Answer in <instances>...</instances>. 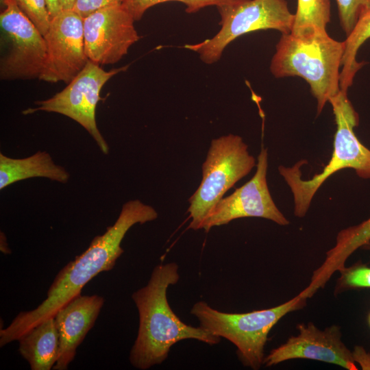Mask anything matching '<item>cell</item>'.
I'll use <instances>...</instances> for the list:
<instances>
[{
    "mask_svg": "<svg viewBox=\"0 0 370 370\" xmlns=\"http://www.w3.org/2000/svg\"><path fill=\"white\" fill-rule=\"evenodd\" d=\"M332 105L336 131L331 158L323 171L311 179L304 180L300 167L306 161L301 160L293 166H280L278 171L289 186L293 197L294 214L304 217L319 188L325 181L337 171L352 169L360 178L370 180V149L356 137L354 128L359 123V116L347 97L340 92L332 97Z\"/></svg>",
    "mask_w": 370,
    "mask_h": 370,
    "instance_id": "cell-4",
    "label": "cell"
},
{
    "mask_svg": "<svg viewBox=\"0 0 370 370\" xmlns=\"http://www.w3.org/2000/svg\"><path fill=\"white\" fill-rule=\"evenodd\" d=\"M336 3L340 25L347 36L359 17L370 10V0H336Z\"/></svg>",
    "mask_w": 370,
    "mask_h": 370,
    "instance_id": "cell-21",
    "label": "cell"
},
{
    "mask_svg": "<svg viewBox=\"0 0 370 370\" xmlns=\"http://www.w3.org/2000/svg\"><path fill=\"white\" fill-rule=\"evenodd\" d=\"M361 248L365 250L370 251V241L368 243H367L365 245H364Z\"/></svg>",
    "mask_w": 370,
    "mask_h": 370,
    "instance_id": "cell-29",
    "label": "cell"
},
{
    "mask_svg": "<svg viewBox=\"0 0 370 370\" xmlns=\"http://www.w3.org/2000/svg\"><path fill=\"white\" fill-rule=\"evenodd\" d=\"M240 1L241 0H124L122 5L136 21L142 18L149 8L165 2L182 3L186 6L185 11L188 14H193L208 6L214 5L218 8Z\"/></svg>",
    "mask_w": 370,
    "mask_h": 370,
    "instance_id": "cell-20",
    "label": "cell"
},
{
    "mask_svg": "<svg viewBox=\"0 0 370 370\" xmlns=\"http://www.w3.org/2000/svg\"><path fill=\"white\" fill-rule=\"evenodd\" d=\"M134 22L122 5L105 7L83 18L88 60L99 65L119 62L140 39Z\"/></svg>",
    "mask_w": 370,
    "mask_h": 370,
    "instance_id": "cell-11",
    "label": "cell"
},
{
    "mask_svg": "<svg viewBox=\"0 0 370 370\" xmlns=\"http://www.w3.org/2000/svg\"><path fill=\"white\" fill-rule=\"evenodd\" d=\"M103 304L101 296L80 294L56 312L54 318L59 334L60 352L53 369H68L77 347L94 325Z\"/></svg>",
    "mask_w": 370,
    "mask_h": 370,
    "instance_id": "cell-14",
    "label": "cell"
},
{
    "mask_svg": "<svg viewBox=\"0 0 370 370\" xmlns=\"http://www.w3.org/2000/svg\"><path fill=\"white\" fill-rule=\"evenodd\" d=\"M330 0H297L291 34L299 35L314 29L326 30L330 21Z\"/></svg>",
    "mask_w": 370,
    "mask_h": 370,
    "instance_id": "cell-19",
    "label": "cell"
},
{
    "mask_svg": "<svg viewBox=\"0 0 370 370\" xmlns=\"http://www.w3.org/2000/svg\"><path fill=\"white\" fill-rule=\"evenodd\" d=\"M124 0H75L73 10L82 18L101 8L122 5Z\"/></svg>",
    "mask_w": 370,
    "mask_h": 370,
    "instance_id": "cell-24",
    "label": "cell"
},
{
    "mask_svg": "<svg viewBox=\"0 0 370 370\" xmlns=\"http://www.w3.org/2000/svg\"><path fill=\"white\" fill-rule=\"evenodd\" d=\"M3 236V240H2V238H1V251L3 254H8L10 253V250L8 248V245L6 243L5 236Z\"/></svg>",
    "mask_w": 370,
    "mask_h": 370,
    "instance_id": "cell-28",
    "label": "cell"
},
{
    "mask_svg": "<svg viewBox=\"0 0 370 370\" xmlns=\"http://www.w3.org/2000/svg\"><path fill=\"white\" fill-rule=\"evenodd\" d=\"M270 70L277 78L298 76L306 81L317 100V115L340 89L344 42L331 38L326 30L299 35L282 34Z\"/></svg>",
    "mask_w": 370,
    "mask_h": 370,
    "instance_id": "cell-3",
    "label": "cell"
},
{
    "mask_svg": "<svg viewBox=\"0 0 370 370\" xmlns=\"http://www.w3.org/2000/svg\"><path fill=\"white\" fill-rule=\"evenodd\" d=\"M1 7L0 24L8 50L1 58V79H40L47 61L44 36L13 0H4Z\"/></svg>",
    "mask_w": 370,
    "mask_h": 370,
    "instance_id": "cell-9",
    "label": "cell"
},
{
    "mask_svg": "<svg viewBox=\"0 0 370 370\" xmlns=\"http://www.w3.org/2000/svg\"><path fill=\"white\" fill-rule=\"evenodd\" d=\"M46 177L65 184L70 175L62 166L56 164L47 151H38L24 158H12L0 153V189L23 180Z\"/></svg>",
    "mask_w": 370,
    "mask_h": 370,
    "instance_id": "cell-17",
    "label": "cell"
},
{
    "mask_svg": "<svg viewBox=\"0 0 370 370\" xmlns=\"http://www.w3.org/2000/svg\"><path fill=\"white\" fill-rule=\"evenodd\" d=\"M352 352L354 361L357 362L363 370H370V354L359 345H356Z\"/></svg>",
    "mask_w": 370,
    "mask_h": 370,
    "instance_id": "cell-25",
    "label": "cell"
},
{
    "mask_svg": "<svg viewBox=\"0 0 370 370\" xmlns=\"http://www.w3.org/2000/svg\"><path fill=\"white\" fill-rule=\"evenodd\" d=\"M370 241V218L360 224L341 230L335 245L325 254L323 263L313 271L310 282L304 289L309 297L323 288L332 274L345 267L347 258Z\"/></svg>",
    "mask_w": 370,
    "mask_h": 370,
    "instance_id": "cell-15",
    "label": "cell"
},
{
    "mask_svg": "<svg viewBox=\"0 0 370 370\" xmlns=\"http://www.w3.org/2000/svg\"><path fill=\"white\" fill-rule=\"evenodd\" d=\"M306 300L299 293L279 306L245 313L221 312L199 301L190 312L201 328L232 343L245 367L257 370L264 364V348L272 328L286 314L304 307Z\"/></svg>",
    "mask_w": 370,
    "mask_h": 370,
    "instance_id": "cell-5",
    "label": "cell"
},
{
    "mask_svg": "<svg viewBox=\"0 0 370 370\" xmlns=\"http://www.w3.org/2000/svg\"><path fill=\"white\" fill-rule=\"evenodd\" d=\"M47 61L39 79L69 84L88 62L84 49L83 18L72 10H63L51 18L44 36Z\"/></svg>",
    "mask_w": 370,
    "mask_h": 370,
    "instance_id": "cell-12",
    "label": "cell"
},
{
    "mask_svg": "<svg viewBox=\"0 0 370 370\" xmlns=\"http://www.w3.org/2000/svg\"><path fill=\"white\" fill-rule=\"evenodd\" d=\"M75 0H62V6L63 10H72L73 8Z\"/></svg>",
    "mask_w": 370,
    "mask_h": 370,
    "instance_id": "cell-27",
    "label": "cell"
},
{
    "mask_svg": "<svg viewBox=\"0 0 370 370\" xmlns=\"http://www.w3.org/2000/svg\"><path fill=\"white\" fill-rule=\"evenodd\" d=\"M3 1H4V0H0V2H1V5H2V4H3Z\"/></svg>",
    "mask_w": 370,
    "mask_h": 370,
    "instance_id": "cell-31",
    "label": "cell"
},
{
    "mask_svg": "<svg viewBox=\"0 0 370 370\" xmlns=\"http://www.w3.org/2000/svg\"><path fill=\"white\" fill-rule=\"evenodd\" d=\"M151 206L136 199L125 203L115 223L101 235L95 236L89 247L57 274L47 298L35 309L21 312L10 325L0 330V346L17 341L24 332L56 312L72 299L97 274L112 269L123 253L121 243L125 234L136 223L143 224L158 218Z\"/></svg>",
    "mask_w": 370,
    "mask_h": 370,
    "instance_id": "cell-1",
    "label": "cell"
},
{
    "mask_svg": "<svg viewBox=\"0 0 370 370\" xmlns=\"http://www.w3.org/2000/svg\"><path fill=\"white\" fill-rule=\"evenodd\" d=\"M129 65L106 71L88 60L84 68L60 92L52 97L34 103L24 114L45 111L61 114L77 122L94 138L101 152L108 154L109 147L96 122V108L101 100L100 92L114 75L125 71Z\"/></svg>",
    "mask_w": 370,
    "mask_h": 370,
    "instance_id": "cell-8",
    "label": "cell"
},
{
    "mask_svg": "<svg viewBox=\"0 0 370 370\" xmlns=\"http://www.w3.org/2000/svg\"><path fill=\"white\" fill-rule=\"evenodd\" d=\"M46 3L51 18L63 10L62 0H46Z\"/></svg>",
    "mask_w": 370,
    "mask_h": 370,
    "instance_id": "cell-26",
    "label": "cell"
},
{
    "mask_svg": "<svg viewBox=\"0 0 370 370\" xmlns=\"http://www.w3.org/2000/svg\"><path fill=\"white\" fill-rule=\"evenodd\" d=\"M297 328V335L291 336L264 357L266 367L291 359L304 358L334 364L348 370L358 369L352 352L341 340L340 327L334 325L321 330L312 323H300Z\"/></svg>",
    "mask_w": 370,
    "mask_h": 370,
    "instance_id": "cell-13",
    "label": "cell"
},
{
    "mask_svg": "<svg viewBox=\"0 0 370 370\" xmlns=\"http://www.w3.org/2000/svg\"><path fill=\"white\" fill-rule=\"evenodd\" d=\"M221 29L212 38L200 42L186 45L185 49L196 52L207 64L218 62L229 44L245 34L275 29L282 34H290L295 14L286 0H241L217 8Z\"/></svg>",
    "mask_w": 370,
    "mask_h": 370,
    "instance_id": "cell-7",
    "label": "cell"
},
{
    "mask_svg": "<svg viewBox=\"0 0 370 370\" xmlns=\"http://www.w3.org/2000/svg\"><path fill=\"white\" fill-rule=\"evenodd\" d=\"M21 10L34 24L42 36L49 29L51 17L46 0H13Z\"/></svg>",
    "mask_w": 370,
    "mask_h": 370,
    "instance_id": "cell-23",
    "label": "cell"
},
{
    "mask_svg": "<svg viewBox=\"0 0 370 370\" xmlns=\"http://www.w3.org/2000/svg\"><path fill=\"white\" fill-rule=\"evenodd\" d=\"M18 352L32 370H49L56 365L60 352V338L54 316L24 332L17 339Z\"/></svg>",
    "mask_w": 370,
    "mask_h": 370,
    "instance_id": "cell-16",
    "label": "cell"
},
{
    "mask_svg": "<svg viewBox=\"0 0 370 370\" xmlns=\"http://www.w3.org/2000/svg\"><path fill=\"white\" fill-rule=\"evenodd\" d=\"M338 279L335 291L349 288H370V267L365 264H356L350 267H345Z\"/></svg>",
    "mask_w": 370,
    "mask_h": 370,
    "instance_id": "cell-22",
    "label": "cell"
},
{
    "mask_svg": "<svg viewBox=\"0 0 370 370\" xmlns=\"http://www.w3.org/2000/svg\"><path fill=\"white\" fill-rule=\"evenodd\" d=\"M368 322L370 325V314H369V317H368Z\"/></svg>",
    "mask_w": 370,
    "mask_h": 370,
    "instance_id": "cell-30",
    "label": "cell"
},
{
    "mask_svg": "<svg viewBox=\"0 0 370 370\" xmlns=\"http://www.w3.org/2000/svg\"><path fill=\"white\" fill-rule=\"evenodd\" d=\"M255 166L256 160L240 136L230 134L212 140L202 164V180L188 200L189 228L201 229L224 194Z\"/></svg>",
    "mask_w": 370,
    "mask_h": 370,
    "instance_id": "cell-6",
    "label": "cell"
},
{
    "mask_svg": "<svg viewBox=\"0 0 370 370\" xmlns=\"http://www.w3.org/2000/svg\"><path fill=\"white\" fill-rule=\"evenodd\" d=\"M178 270L175 262L158 264L147 285L132 295L138 312L139 327L129 358L136 369L146 370L162 363L171 347L179 341L194 339L214 345L221 341L200 326L184 323L172 310L167 291L179 281Z\"/></svg>",
    "mask_w": 370,
    "mask_h": 370,
    "instance_id": "cell-2",
    "label": "cell"
},
{
    "mask_svg": "<svg viewBox=\"0 0 370 370\" xmlns=\"http://www.w3.org/2000/svg\"><path fill=\"white\" fill-rule=\"evenodd\" d=\"M370 38V10L364 12L358 18L352 32L344 42V53L340 73V89L347 92L352 85L356 73L363 63L356 60L359 48Z\"/></svg>",
    "mask_w": 370,
    "mask_h": 370,
    "instance_id": "cell-18",
    "label": "cell"
},
{
    "mask_svg": "<svg viewBox=\"0 0 370 370\" xmlns=\"http://www.w3.org/2000/svg\"><path fill=\"white\" fill-rule=\"evenodd\" d=\"M267 149L262 147L254 175L215 205L204 221L201 229L208 232L212 227L245 217L264 218L280 225H288L289 221L278 208L271 195L267 180Z\"/></svg>",
    "mask_w": 370,
    "mask_h": 370,
    "instance_id": "cell-10",
    "label": "cell"
}]
</instances>
